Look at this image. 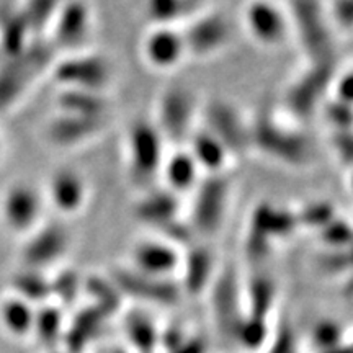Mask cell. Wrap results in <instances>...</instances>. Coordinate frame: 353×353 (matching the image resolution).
<instances>
[{
  "label": "cell",
  "instance_id": "obj_11",
  "mask_svg": "<svg viewBox=\"0 0 353 353\" xmlns=\"http://www.w3.org/2000/svg\"><path fill=\"white\" fill-rule=\"evenodd\" d=\"M187 54L192 57H210L218 54L231 39V23L223 12L210 10L198 13L182 28Z\"/></svg>",
  "mask_w": 353,
  "mask_h": 353
},
{
  "label": "cell",
  "instance_id": "obj_2",
  "mask_svg": "<svg viewBox=\"0 0 353 353\" xmlns=\"http://www.w3.org/2000/svg\"><path fill=\"white\" fill-rule=\"evenodd\" d=\"M291 33H296L309 63H334L332 28L321 0H290Z\"/></svg>",
  "mask_w": 353,
  "mask_h": 353
},
{
  "label": "cell",
  "instance_id": "obj_39",
  "mask_svg": "<svg viewBox=\"0 0 353 353\" xmlns=\"http://www.w3.org/2000/svg\"><path fill=\"white\" fill-rule=\"evenodd\" d=\"M311 342L317 352H325L343 343V327L341 322L330 317L317 321L311 330Z\"/></svg>",
  "mask_w": 353,
  "mask_h": 353
},
{
  "label": "cell",
  "instance_id": "obj_40",
  "mask_svg": "<svg viewBox=\"0 0 353 353\" xmlns=\"http://www.w3.org/2000/svg\"><path fill=\"white\" fill-rule=\"evenodd\" d=\"M294 213H296L299 228H311L316 231L330 223L335 216H339L329 201H311Z\"/></svg>",
  "mask_w": 353,
  "mask_h": 353
},
{
  "label": "cell",
  "instance_id": "obj_26",
  "mask_svg": "<svg viewBox=\"0 0 353 353\" xmlns=\"http://www.w3.org/2000/svg\"><path fill=\"white\" fill-rule=\"evenodd\" d=\"M107 316L95 306L83 307L70 322L69 329L64 330V345L65 353H82L87 343L100 332L103 321Z\"/></svg>",
  "mask_w": 353,
  "mask_h": 353
},
{
  "label": "cell",
  "instance_id": "obj_10",
  "mask_svg": "<svg viewBox=\"0 0 353 353\" xmlns=\"http://www.w3.org/2000/svg\"><path fill=\"white\" fill-rule=\"evenodd\" d=\"M250 224L252 226L247 234V252L254 259H263L270 252L272 242L286 239L299 228L293 210L278 208L268 203H263L254 211Z\"/></svg>",
  "mask_w": 353,
  "mask_h": 353
},
{
  "label": "cell",
  "instance_id": "obj_31",
  "mask_svg": "<svg viewBox=\"0 0 353 353\" xmlns=\"http://www.w3.org/2000/svg\"><path fill=\"white\" fill-rule=\"evenodd\" d=\"M34 311L37 309L33 307V304L26 303L25 299L19 296H13L3 301L2 309H0V317H2L3 325L8 332L21 337V335L33 332Z\"/></svg>",
  "mask_w": 353,
  "mask_h": 353
},
{
  "label": "cell",
  "instance_id": "obj_37",
  "mask_svg": "<svg viewBox=\"0 0 353 353\" xmlns=\"http://www.w3.org/2000/svg\"><path fill=\"white\" fill-rule=\"evenodd\" d=\"M317 237L327 250H348L352 241V226L347 219L335 216L330 223L317 229Z\"/></svg>",
  "mask_w": 353,
  "mask_h": 353
},
{
  "label": "cell",
  "instance_id": "obj_28",
  "mask_svg": "<svg viewBox=\"0 0 353 353\" xmlns=\"http://www.w3.org/2000/svg\"><path fill=\"white\" fill-rule=\"evenodd\" d=\"M125 334L136 353H154L159 348V329L151 317L139 309L126 314Z\"/></svg>",
  "mask_w": 353,
  "mask_h": 353
},
{
  "label": "cell",
  "instance_id": "obj_9",
  "mask_svg": "<svg viewBox=\"0 0 353 353\" xmlns=\"http://www.w3.org/2000/svg\"><path fill=\"white\" fill-rule=\"evenodd\" d=\"M242 21L249 37L265 48L280 46L291 33L288 10L275 0H249Z\"/></svg>",
  "mask_w": 353,
  "mask_h": 353
},
{
  "label": "cell",
  "instance_id": "obj_4",
  "mask_svg": "<svg viewBox=\"0 0 353 353\" xmlns=\"http://www.w3.org/2000/svg\"><path fill=\"white\" fill-rule=\"evenodd\" d=\"M232 182L228 174L203 175L193 190L188 224L193 234L210 237L216 234L226 219Z\"/></svg>",
  "mask_w": 353,
  "mask_h": 353
},
{
  "label": "cell",
  "instance_id": "obj_23",
  "mask_svg": "<svg viewBox=\"0 0 353 353\" xmlns=\"http://www.w3.org/2000/svg\"><path fill=\"white\" fill-rule=\"evenodd\" d=\"M159 175L164 180V188L176 196H182L185 193H193L200 183L203 172L188 149H175L165 154Z\"/></svg>",
  "mask_w": 353,
  "mask_h": 353
},
{
  "label": "cell",
  "instance_id": "obj_42",
  "mask_svg": "<svg viewBox=\"0 0 353 353\" xmlns=\"http://www.w3.org/2000/svg\"><path fill=\"white\" fill-rule=\"evenodd\" d=\"M325 13L330 25L350 33L353 23V0H330L325 3Z\"/></svg>",
  "mask_w": 353,
  "mask_h": 353
},
{
  "label": "cell",
  "instance_id": "obj_15",
  "mask_svg": "<svg viewBox=\"0 0 353 353\" xmlns=\"http://www.w3.org/2000/svg\"><path fill=\"white\" fill-rule=\"evenodd\" d=\"M335 77L334 63H309L286 94L290 108L296 114L307 117L321 103Z\"/></svg>",
  "mask_w": 353,
  "mask_h": 353
},
{
  "label": "cell",
  "instance_id": "obj_34",
  "mask_svg": "<svg viewBox=\"0 0 353 353\" xmlns=\"http://www.w3.org/2000/svg\"><path fill=\"white\" fill-rule=\"evenodd\" d=\"M270 341V327L267 319H260L249 314H244L242 321L237 325L234 342L239 343L247 350H260L265 343Z\"/></svg>",
  "mask_w": 353,
  "mask_h": 353
},
{
  "label": "cell",
  "instance_id": "obj_21",
  "mask_svg": "<svg viewBox=\"0 0 353 353\" xmlns=\"http://www.w3.org/2000/svg\"><path fill=\"white\" fill-rule=\"evenodd\" d=\"M41 208V195L37 190L26 183H19L8 190L3 201V216L13 231L28 232L38 228Z\"/></svg>",
  "mask_w": 353,
  "mask_h": 353
},
{
  "label": "cell",
  "instance_id": "obj_3",
  "mask_svg": "<svg viewBox=\"0 0 353 353\" xmlns=\"http://www.w3.org/2000/svg\"><path fill=\"white\" fill-rule=\"evenodd\" d=\"M164 143L156 123L138 120L130 126L126 134V162L132 183L141 188H152L165 157Z\"/></svg>",
  "mask_w": 353,
  "mask_h": 353
},
{
  "label": "cell",
  "instance_id": "obj_29",
  "mask_svg": "<svg viewBox=\"0 0 353 353\" xmlns=\"http://www.w3.org/2000/svg\"><path fill=\"white\" fill-rule=\"evenodd\" d=\"M33 332L46 347H54L64 335V314L54 303H44L34 311Z\"/></svg>",
  "mask_w": 353,
  "mask_h": 353
},
{
  "label": "cell",
  "instance_id": "obj_6",
  "mask_svg": "<svg viewBox=\"0 0 353 353\" xmlns=\"http://www.w3.org/2000/svg\"><path fill=\"white\" fill-rule=\"evenodd\" d=\"M52 77L63 88L105 94L112 82V64L99 52L79 51L52 64Z\"/></svg>",
  "mask_w": 353,
  "mask_h": 353
},
{
  "label": "cell",
  "instance_id": "obj_16",
  "mask_svg": "<svg viewBox=\"0 0 353 353\" xmlns=\"http://www.w3.org/2000/svg\"><path fill=\"white\" fill-rule=\"evenodd\" d=\"M143 57L151 68L172 70L187 59V46L182 28L174 25H156L143 41Z\"/></svg>",
  "mask_w": 353,
  "mask_h": 353
},
{
  "label": "cell",
  "instance_id": "obj_30",
  "mask_svg": "<svg viewBox=\"0 0 353 353\" xmlns=\"http://www.w3.org/2000/svg\"><path fill=\"white\" fill-rule=\"evenodd\" d=\"M276 298L275 281L270 276L265 275H254L250 278L249 286H247V299H249V309L245 314L267 319L270 316L273 303Z\"/></svg>",
  "mask_w": 353,
  "mask_h": 353
},
{
  "label": "cell",
  "instance_id": "obj_38",
  "mask_svg": "<svg viewBox=\"0 0 353 353\" xmlns=\"http://www.w3.org/2000/svg\"><path fill=\"white\" fill-rule=\"evenodd\" d=\"M51 281V298L57 303L70 306L79 296V291L83 288L81 278L74 270H63L50 278Z\"/></svg>",
  "mask_w": 353,
  "mask_h": 353
},
{
  "label": "cell",
  "instance_id": "obj_45",
  "mask_svg": "<svg viewBox=\"0 0 353 353\" xmlns=\"http://www.w3.org/2000/svg\"><path fill=\"white\" fill-rule=\"evenodd\" d=\"M350 252L348 250H325L319 257V267L322 272L329 273V275H339L350 268V257L343 259Z\"/></svg>",
  "mask_w": 353,
  "mask_h": 353
},
{
  "label": "cell",
  "instance_id": "obj_14",
  "mask_svg": "<svg viewBox=\"0 0 353 353\" xmlns=\"http://www.w3.org/2000/svg\"><path fill=\"white\" fill-rule=\"evenodd\" d=\"M182 252L183 249L162 237H149L132 245L130 268L148 276L174 278L180 272Z\"/></svg>",
  "mask_w": 353,
  "mask_h": 353
},
{
  "label": "cell",
  "instance_id": "obj_8",
  "mask_svg": "<svg viewBox=\"0 0 353 353\" xmlns=\"http://www.w3.org/2000/svg\"><path fill=\"white\" fill-rule=\"evenodd\" d=\"M94 30V13L85 0H64L50 26L54 50H63L68 54L85 51Z\"/></svg>",
  "mask_w": 353,
  "mask_h": 353
},
{
  "label": "cell",
  "instance_id": "obj_24",
  "mask_svg": "<svg viewBox=\"0 0 353 353\" xmlns=\"http://www.w3.org/2000/svg\"><path fill=\"white\" fill-rule=\"evenodd\" d=\"M136 216L157 234L180 219V196L167 188H149L136 206Z\"/></svg>",
  "mask_w": 353,
  "mask_h": 353
},
{
  "label": "cell",
  "instance_id": "obj_32",
  "mask_svg": "<svg viewBox=\"0 0 353 353\" xmlns=\"http://www.w3.org/2000/svg\"><path fill=\"white\" fill-rule=\"evenodd\" d=\"M13 288L17 296L25 299L26 303H48L51 299V281L38 270H23L13 278Z\"/></svg>",
  "mask_w": 353,
  "mask_h": 353
},
{
  "label": "cell",
  "instance_id": "obj_41",
  "mask_svg": "<svg viewBox=\"0 0 353 353\" xmlns=\"http://www.w3.org/2000/svg\"><path fill=\"white\" fill-rule=\"evenodd\" d=\"M187 0H149L148 10L156 25H174V20L183 12Z\"/></svg>",
  "mask_w": 353,
  "mask_h": 353
},
{
  "label": "cell",
  "instance_id": "obj_53",
  "mask_svg": "<svg viewBox=\"0 0 353 353\" xmlns=\"http://www.w3.org/2000/svg\"><path fill=\"white\" fill-rule=\"evenodd\" d=\"M0 148H2V143H0Z\"/></svg>",
  "mask_w": 353,
  "mask_h": 353
},
{
  "label": "cell",
  "instance_id": "obj_5",
  "mask_svg": "<svg viewBox=\"0 0 353 353\" xmlns=\"http://www.w3.org/2000/svg\"><path fill=\"white\" fill-rule=\"evenodd\" d=\"M52 48L50 39H32L28 46L0 69V108L15 101L44 69L52 68Z\"/></svg>",
  "mask_w": 353,
  "mask_h": 353
},
{
  "label": "cell",
  "instance_id": "obj_47",
  "mask_svg": "<svg viewBox=\"0 0 353 353\" xmlns=\"http://www.w3.org/2000/svg\"><path fill=\"white\" fill-rule=\"evenodd\" d=\"M352 85H353V76L352 70L347 69L339 77H334L330 88L334 90V99L341 101V103L352 105Z\"/></svg>",
  "mask_w": 353,
  "mask_h": 353
},
{
  "label": "cell",
  "instance_id": "obj_17",
  "mask_svg": "<svg viewBox=\"0 0 353 353\" xmlns=\"http://www.w3.org/2000/svg\"><path fill=\"white\" fill-rule=\"evenodd\" d=\"M211 306L219 334L228 341H234L237 325L245 312L242 311L241 291L232 272H224L214 276L211 283Z\"/></svg>",
  "mask_w": 353,
  "mask_h": 353
},
{
  "label": "cell",
  "instance_id": "obj_19",
  "mask_svg": "<svg viewBox=\"0 0 353 353\" xmlns=\"http://www.w3.org/2000/svg\"><path fill=\"white\" fill-rule=\"evenodd\" d=\"M48 196L57 213L64 216L81 213L88 198L85 179L81 172L72 167H61L50 176Z\"/></svg>",
  "mask_w": 353,
  "mask_h": 353
},
{
  "label": "cell",
  "instance_id": "obj_18",
  "mask_svg": "<svg viewBox=\"0 0 353 353\" xmlns=\"http://www.w3.org/2000/svg\"><path fill=\"white\" fill-rule=\"evenodd\" d=\"M70 236L63 224H43L34 229L33 236L26 242L23 260L32 270L41 272L59 262L68 254Z\"/></svg>",
  "mask_w": 353,
  "mask_h": 353
},
{
  "label": "cell",
  "instance_id": "obj_25",
  "mask_svg": "<svg viewBox=\"0 0 353 353\" xmlns=\"http://www.w3.org/2000/svg\"><path fill=\"white\" fill-rule=\"evenodd\" d=\"M187 143L188 151L196 161L203 175L226 174L232 156L213 132L206 130L205 126L195 128Z\"/></svg>",
  "mask_w": 353,
  "mask_h": 353
},
{
  "label": "cell",
  "instance_id": "obj_36",
  "mask_svg": "<svg viewBox=\"0 0 353 353\" xmlns=\"http://www.w3.org/2000/svg\"><path fill=\"white\" fill-rule=\"evenodd\" d=\"M64 0H26L20 12L25 17L33 34L50 30L52 20H54Z\"/></svg>",
  "mask_w": 353,
  "mask_h": 353
},
{
  "label": "cell",
  "instance_id": "obj_48",
  "mask_svg": "<svg viewBox=\"0 0 353 353\" xmlns=\"http://www.w3.org/2000/svg\"><path fill=\"white\" fill-rule=\"evenodd\" d=\"M335 136L332 138V144L337 156L345 159V162L350 165L352 161V130L348 131H334Z\"/></svg>",
  "mask_w": 353,
  "mask_h": 353
},
{
  "label": "cell",
  "instance_id": "obj_44",
  "mask_svg": "<svg viewBox=\"0 0 353 353\" xmlns=\"http://www.w3.org/2000/svg\"><path fill=\"white\" fill-rule=\"evenodd\" d=\"M325 120H329L334 131L352 130V105L341 103L337 100H330L324 107Z\"/></svg>",
  "mask_w": 353,
  "mask_h": 353
},
{
  "label": "cell",
  "instance_id": "obj_33",
  "mask_svg": "<svg viewBox=\"0 0 353 353\" xmlns=\"http://www.w3.org/2000/svg\"><path fill=\"white\" fill-rule=\"evenodd\" d=\"M83 290L87 291L88 296L94 299V306L100 309L105 316H112L121 306V293L113 285V281H107L105 278L92 276L83 281Z\"/></svg>",
  "mask_w": 353,
  "mask_h": 353
},
{
  "label": "cell",
  "instance_id": "obj_43",
  "mask_svg": "<svg viewBox=\"0 0 353 353\" xmlns=\"http://www.w3.org/2000/svg\"><path fill=\"white\" fill-rule=\"evenodd\" d=\"M267 353H298L296 334L288 322H283L273 334Z\"/></svg>",
  "mask_w": 353,
  "mask_h": 353
},
{
  "label": "cell",
  "instance_id": "obj_13",
  "mask_svg": "<svg viewBox=\"0 0 353 353\" xmlns=\"http://www.w3.org/2000/svg\"><path fill=\"white\" fill-rule=\"evenodd\" d=\"M113 285L121 296H131L144 303L172 306L182 298V288L174 278H156L138 273L131 268H118L112 275Z\"/></svg>",
  "mask_w": 353,
  "mask_h": 353
},
{
  "label": "cell",
  "instance_id": "obj_1",
  "mask_svg": "<svg viewBox=\"0 0 353 353\" xmlns=\"http://www.w3.org/2000/svg\"><path fill=\"white\" fill-rule=\"evenodd\" d=\"M250 126V148L286 165H306L311 161V144L301 131L283 125L276 117L260 112Z\"/></svg>",
  "mask_w": 353,
  "mask_h": 353
},
{
  "label": "cell",
  "instance_id": "obj_51",
  "mask_svg": "<svg viewBox=\"0 0 353 353\" xmlns=\"http://www.w3.org/2000/svg\"><path fill=\"white\" fill-rule=\"evenodd\" d=\"M113 353H128V352H125V350H114Z\"/></svg>",
  "mask_w": 353,
  "mask_h": 353
},
{
  "label": "cell",
  "instance_id": "obj_35",
  "mask_svg": "<svg viewBox=\"0 0 353 353\" xmlns=\"http://www.w3.org/2000/svg\"><path fill=\"white\" fill-rule=\"evenodd\" d=\"M32 30H30L28 23H26L25 17L21 12H13L8 19L3 21L2 30V44L3 50L8 56H17L28 46L32 41Z\"/></svg>",
  "mask_w": 353,
  "mask_h": 353
},
{
  "label": "cell",
  "instance_id": "obj_52",
  "mask_svg": "<svg viewBox=\"0 0 353 353\" xmlns=\"http://www.w3.org/2000/svg\"><path fill=\"white\" fill-rule=\"evenodd\" d=\"M52 353H61V352H52Z\"/></svg>",
  "mask_w": 353,
  "mask_h": 353
},
{
  "label": "cell",
  "instance_id": "obj_49",
  "mask_svg": "<svg viewBox=\"0 0 353 353\" xmlns=\"http://www.w3.org/2000/svg\"><path fill=\"white\" fill-rule=\"evenodd\" d=\"M170 353H206V342L201 337H187L182 345Z\"/></svg>",
  "mask_w": 353,
  "mask_h": 353
},
{
  "label": "cell",
  "instance_id": "obj_20",
  "mask_svg": "<svg viewBox=\"0 0 353 353\" xmlns=\"http://www.w3.org/2000/svg\"><path fill=\"white\" fill-rule=\"evenodd\" d=\"M107 118L59 113L46 128L48 139L57 148H76L94 139L105 130Z\"/></svg>",
  "mask_w": 353,
  "mask_h": 353
},
{
  "label": "cell",
  "instance_id": "obj_7",
  "mask_svg": "<svg viewBox=\"0 0 353 353\" xmlns=\"http://www.w3.org/2000/svg\"><path fill=\"white\" fill-rule=\"evenodd\" d=\"M196 99L182 85L167 88L159 99L156 126L164 141L180 145L195 131Z\"/></svg>",
  "mask_w": 353,
  "mask_h": 353
},
{
  "label": "cell",
  "instance_id": "obj_50",
  "mask_svg": "<svg viewBox=\"0 0 353 353\" xmlns=\"http://www.w3.org/2000/svg\"><path fill=\"white\" fill-rule=\"evenodd\" d=\"M319 353H352V347H350V343H341V345H337V347H334V348H329V350H325V352H319Z\"/></svg>",
  "mask_w": 353,
  "mask_h": 353
},
{
  "label": "cell",
  "instance_id": "obj_46",
  "mask_svg": "<svg viewBox=\"0 0 353 353\" xmlns=\"http://www.w3.org/2000/svg\"><path fill=\"white\" fill-rule=\"evenodd\" d=\"M187 341V334L179 324H169L164 330H159V347H162L167 353L174 352Z\"/></svg>",
  "mask_w": 353,
  "mask_h": 353
},
{
  "label": "cell",
  "instance_id": "obj_12",
  "mask_svg": "<svg viewBox=\"0 0 353 353\" xmlns=\"http://www.w3.org/2000/svg\"><path fill=\"white\" fill-rule=\"evenodd\" d=\"M205 128L226 145L231 156L244 154L250 148L249 120L242 117L239 110L226 100H213L206 105Z\"/></svg>",
  "mask_w": 353,
  "mask_h": 353
},
{
  "label": "cell",
  "instance_id": "obj_22",
  "mask_svg": "<svg viewBox=\"0 0 353 353\" xmlns=\"http://www.w3.org/2000/svg\"><path fill=\"white\" fill-rule=\"evenodd\" d=\"M216 260L211 249L205 245L190 244L182 252V281L180 288L188 294H201L213 283L216 276Z\"/></svg>",
  "mask_w": 353,
  "mask_h": 353
},
{
  "label": "cell",
  "instance_id": "obj_27",
  "mask_svg": "<svg viewBox=\"0 0 353 353\" xmlns=\"http://www.w3.org/2000/svg\"><path fill=\"white\" fill-rule=\"evenodd\" d=\"M59 113L81 114V117L107 118L108 101L105 94L88 90H76V88H63L56 97Z\"/></svg>",
  "mask_w": 353,
  "mask_h": 353
}]
</instances>
